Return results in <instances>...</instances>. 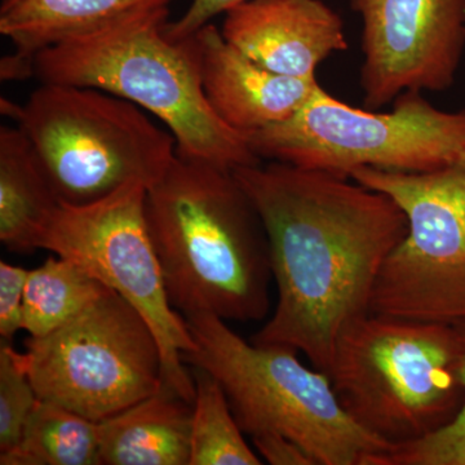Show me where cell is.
<instances>
[{
  "mask_svg": "<svg viewBox=\"0 0 465 465\" xmlns=\"http://www.w3.org/2000/svg\"><path fill=\"white\" fill-rule=\"evenodd\" d=\"M38 394L24 365L23 354L11 342L0 345V454L17 445Z\"/></svg>",
  "mask_w": 465,
  "mask_h": 465,
  "instance_id": "obj_20",
  "label": "cell"
},
{
  "mask_svg": "<svg viewBox=\"0 0 465 465\" xmlns=\"http://www.w3.org/2000/svg\"><path fill=\"white\" fill-rule=\"evenodd\" d=\"M146 192L143 183L128 182L92 203H60L39 250L75 262L136 308L159 342L164 385L193 402L194 378L183 356L197 344L185 318L168 300L146 224Z\"/></svg>",
  "mask_w": 465,
  "mask_h": 465,
  "instance_id": "obj_10",
  "label": "cell"
},
{
  "mask_svg": "<svg viewBox=\"0 0 465 465\" xmlns=\"http://www.w3.org/2000/svg\"><path fill=\"white\" fill-rule=\"evenodd\" d=\"M223 36L253 61L299 79L348 48L341 16L321 0H247L225 12Z\"/></svg>",
  "mask_w": 465,
  "mask_h": 465,
  "instance_id": "obj_12",
  "label": "cell"
},
{
  "mask_svg": "<svg viewBox=\"0 0 465 465\" xmlns=\"http://www.w3.org/2000/svg\"><path fill=\"white\" fill-rule=\"evenodd\" d=\"M168 300L183 318L260 322L271 312L268 235L232 171L177 154L146 192Z\"/></svg>",
  "mask_w": 465,
  "mask_h": 465,
  "instance_id": "obj_2",
  "label": "cell"
},
{
  "mask_svg": "<svg viewBox=\"0 0 465 465\" xmlns=\"http://www.w3.org/2000/svg\"><path fill=\"white\" fill-rule=\"evenodd\" d=\"M460 341V357H459V376H460L461 385L464 388V402L460 411L452 419L451 421L436 432L430 433V436L437 439L450 440L455 437H460L465 434V322L455 324Z\"/></svg>",
  "mask_w": 465,
  "mask_h": 465,
  "instance_id": "obj_24",
  "label": "cell"
},
{
  "mask_svg": "<svg viewBox=\"0 0 465 465\" xmlns=\"http://www.w3.org/2000/svg\"><path fill=\"white\" fill-rule=\"evenodd\" d=\"M351 179L387 194L407 219L405 237L376 280L370 312L465 322V154L427 173L362 167Z\"/></svg>",
  "mask_w": 465,
  "mask_h": 465,
  "instance_id": "obj_8",
  "label": "cell"
},
{
  "mask_svg": "<svg viewBox=\"0 0 465 465\" xmlns=\"http://www.w3.org/2000/svg\"><path fill=\"white\" fill-rule=\"evenodd\" d=\"M39 400L103 421L158 393L161 348L145 318L112 289L54 332L25 341Z\"/></svg>",
  "mask_w": 465,
  "mask_h": 465,
  "instance_id": "obj_9",
  "label": "cell"
},
{
  "mask_svg": "<svg viewBox=\"0 0 465 465\" xmlns=\"http://www.w3.org/2000/svg\"><path fill=\"white\" fill-rule=\"evenodd\" d=\"M459 357L452 324L370 312L342 333L327 375L351 420L397 446L436 432L460 411Z\"/></svg>",
  "mask_w": 465,
  "mask_h": 465,
  "instance_id": "obj_5",
  "label": "cell"
},
{
  "mask_svg": "<svg viewBox=\"0 0 465 465\" xmlns=\"http://www.w3.org/2000/svg\"><path fill=\"white\" fill-rule=\"evenodd\" d=\"M60 206L32 143L20 127H0V241L29 255Z\"/></svg>",
  "mask_w": 465,
  "mask_h": 465,
  "instance_id": "obj_16",
  "label": "cell"
},
{
  "mask_svg": "<svg viewBox=\"0 0 465 465\" xmlns=\"http://www.w3.org/2000/svg\"><path fill=\"white\" fill-rule=\"evenodd\" d=\"M30 271L0 262V336L11 342L23 330L24 293Z\"/></svg>",
  "mask_w": 465,
  "mask_h": 465,
  "instance_id": "obj_21",
  "label": "cell"
},
{
  "mask_svg": "<svg viewBox=\"0 0 465 465\" xmlns=\"http://www.w3.org/2000/svg\"><path fill=\"white\" fill-rule=\"evenodd\" d=\"M0 109L32 143L60 203H92L128 182L150 189L176 157L173 134L97 88L42 84L24 105L2 97Z\"/></svg>",
  "mask_w": 465,
  "mask_h": 465,
  "instance_id": "obj_6",
  "label": "cell"
},
{
  "mask_svg": "<svg viewBox=\"0 0 465 465\" xmlns=\"http://www.w3.org/2000/svg\"><path fill=\"white\" fill-rule=\"evenodd\" d=\"M34 75V60L17 54H8L0 63L2 81H21Z\"/></svg>",
  "mask_w": 465,
  "mask_h": 465,
  "instance_id": "obj_25",
  "label": "cell"
},
{
  "mask_svg": "<svg viewBox=\"0 0 465 465\" xmlns=\"http://www.w3.org/2000/svg\"><path fill=\"white\" fill-rule=\"evenodd\" d=\"M247 0H193L191 7L174 23L168 24L166 34L173 41L192 38L202 27L211 23L213 17L225 14L228 9Z\"/></svg>",
  "mask_w": 465,
  "mask_h": 465,
  "instance_id": "obj_22",
  "label": "cell"
},
{
  "mask_svg": "<svg viewBox=\"0 0 465 465\" xmlns=\"http://www.w3.org/2000/svg\"><path fill=\"white\" fill-rule=\"evenodd\" d=\"M351 7L363 23L366 105L452 84L465 45V0H351Z\"/></svg>",
  "mask_w": 465,
  "mask_h": 465,
  "instance_id": "obj_11",
  "label": "cell"
},
{
  "mask_svg": "<svg viewBox=\"0 0 465 465\" xmlns=\"http://www.w3.org/2000/svg\"><path fill=\"white\" fill-rule=\"evenodd\" d=\"M195 382L193 401L189 465H260L244 440L224 390L213 376L192 367Z\"/></svg>",
  "mask_w": 465,
  "mask_h": 465,
  "instance_id": "obj_19",
  "label": "cell"
},
{
  "mask_svg": "<svg viewBox=\"0 0 465 465\" xmlns=\"http://www.w3.org/2000/svg\"><path fill=\"white\" fill-rule=\"evenodd\" d=\"M2 465H101L99 423L66 407L39 400Z\"/></svg>",
  "mask_w": 465,
  "mask_h": 465,
  "instance_id": "obj_17",
  "label": "cell"
},
{
  "mask_svg": "<svg viewBox=\"0 0 465 465\" xmlns=\"http://www.w3.org/2000/svg\"><path fill=\"white\" fill-rule=\"evenodd\" d=\"M193 402L163 385L99 421L101 465H189Z\"/></svg>",
  "mask_w": 465,
  "mask_h": 465,
  "instance_id": "obj_15",
  "label": "cell"
},
{
  "mask_svg": "<svg viewBox=\"0 0 465 465\" xmlns=\"http://www.w3.org/2000/svg\"><path fill=\"white\" fill-rule=\"evenodd\" d=\"M173 0H2L0 34L15 54L35 58L64 42L85 38L143 15L168 9Z\"/></svg>",
  "mask_w": 465,
  "mask_h": 465,
  "instance_id": "obj_14",
  "label": "cell"
},
{
  "mask_svg": "<svg viewBox=\"0 0 465 465\" xmlns=\"http://www.w3.org/2000/svg\"><path fill=\"white\" fill-rule=\"evenodd\" d=\"M108 286L64 258L30 271L24 293L23 330L32 338L54 332L94 302Z\"/></svg>",
  "mask_w": 465,
  "mask_h": 465,
  "instance_id": "obj_18",
  "label": "cell"
},
{
  "mask_svg": "<svg viewBox=\"0 0 465 465\" xmlns=\"http://www.w3.org/2000/svg\"><path fill=\"white\" fill-rule=\"evenodd\" d=\"M271 249L277 304L252 342L295 349L329 374L342 333L370 313L407 232L399 204L348 177L274 162L232 170Z\"/></svg>",
  "mask_w": 465,
  "mask_h": 465,
  "instance_id": "obj_1",
  "label": "cell"
},
{
  "mask_svg": "<svg viewBox=\"0 0 465 465\" xmlns=\"http://www.w3.org/2000/svg\"><path fill=\"white\" fill-rule=\"evenodd\" d=\"M204 96L216 115L244 137L287 121L312 96L317 79L277 74L207 24L194 34Z\"/></svg>",
  "mask_w": 465,
  "mask_h": 465,
  "instance_id": "obj_13",
  "label": "cell"
},
{
  "mask_svg": "<svg viewBox=\"0 0 465 465\" xmlns=\"http://www.w3.org/2000/svg\"><path fill=\"white\" fill-rule=\"evenodd\" d=\"M406 92L391 113L341 103L317 85L291 118L251 134L259 158L351 177L357 168L427 173L465 154V110L442 112Z\"/></svg>",
  "mask_w": 465,
  "mask_h": 465,
  "instance_id": "obj_7",
  "label": "cell"
},
{
  "mask_svg": "<svg viewBox=\"0 0 465 465\" xmlns=\"http://www.w3.org/2000/svg\"><path fill=\"white\" fill-rule=\"evenodd\" d=\"M185 320L197 349L183 362L220 382L244 434H282L317 465H370L393 448L351 420L330 376L295 349L247 342L213 314Z\"/></svg>",
  "mask_w": 465,
  "mask_h": 465,
  "instance_id": "obj_4",
  "label": "cell"
},
{
  "mask_svg": "<svg viewBox=\"0 0 465 465\" xmlns=\"http://www.w3.org/2000/svg\"><path fill=\"white\" fill-rule=\"evenodd\" d=\"M259 457L272 465H317L314 459L299 443L278 433L251 437Z\"/></svg>",
  "mask_w": 465,
  "mask_h": 465,
  "instance_id": "obj_23",
  "label": "cell"
},
{
  "mask_svg": "<svg viewBox=\"0 0 465 465\" xmlns=\"http://www.w3.org/2000/svg\"><path fill=\"white\" fill-rule=\"evenodd\" d=\"M168 9L39 52L41 84L109 92L163 122L177 154L223 170L262 163L243 134L225 124L204 96L194 36L173 41Z\"/></svg>",
  "mask_w": 465,
  "mask_h": 465,
  "instance_id": "obj_3",
  "label": "cell"
}]
</instances>
